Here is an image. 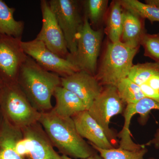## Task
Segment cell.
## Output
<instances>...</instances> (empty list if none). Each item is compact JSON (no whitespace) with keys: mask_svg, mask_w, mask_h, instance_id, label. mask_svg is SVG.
Masks as SVG:
<instances>
[{"mask_svg":"<svg viewBox=\"0 0 159 159\" xmlns=\"http://www.w3.org/2000/svg\"><path fill=\"white\" fill-rule=\"evenodd\" d=\"M122 8L134 12L142 19H147L152 23L159 22V9L137 0L119 1Z\"/></svg>","mask_w":159,"mask_h":159,"instance_id":"obj_20","label":"cell"},{"mask_svg":"<svg viewBox=\"0 0 159 159\" xmlns=\"http://www.w3.org/2000/svg\"><path fill=\"white\" fill-rule=\"evenodd\" d=\"M48 2L64 35L70 54L74 55L77 51V35L84 19L81 16L79 2L75 0H50Z\"/></svg>","mask_w":159,"mask_h":159,"instance_id":"obj_7","label":"cell"},{"mask_svg":"<svg viewBox=\"0 0 159 159\" xmlns=\"http://www.w3.org/2000/svg\"><path fill=\"white\" fill-rule=\"evenodd\" d=\"M148 159H155L153 158H149Z\"/></svg>","mask_w":159,"mask_h":159,"instance_id":"obj_32","label":"cell"},{"mask_svg":"<svg viewBox=\"0 0 159 159\" xmlns=\"http://www.w3.org/2000/svg\"><path fill=\"white\" fill-rule=\"evenodd\" d=\"M140 87L145 97L159 102V92L153 89L146 83L143 84Z\"/></svg>","mask_w":159,"mask_h":159,"instance_id":"obj_26","label":"cell"},{"mask_svg":"<svg viewBox=\"0 0 159 159\" xmlns=\"http://www.w3.org/2000/svg\"><path fill=\"white\" fill-rule=\"evenodd\" d=\"M138 48H134L121 41L107 44L101 65L95 77L102 86L116 87L128 77Z\"/></svg>","mask_w":159,"mask_h":159,"instance_id":"obj_3","label":"cell"},{"mask_svg":"<svg viewBox=\"0 0 159 159\" xmlns=\"http://www.w3.org/2000/svg\"><path fill=\"white\" fill-rule=\"evenodd\" d=\"M103 159H144L148 149L144 147L135 150H129L118 147L111 149H102L91 145Z\"/></svg>","mask_w":159,"mask_h":159,"instance_id":"obj_23","label":"cell"},{"mask_svg":"<svg viewBox=\"0 0 159 159\" xmlns=\"http://www.w3.org/2000/svg\"><path fill=\"white\" fill-rule=\"evenodd\" d=\"M145 3L147 5L155 6L159 9V0H146Z\"/></svg>","mask_w":159,"mask_h":159,"instance_id":"obj_30","label":"cell"},{"mask_svg":"<svg viewBox=\"0 0 159 159\" xmlns=\"http://www.w3.org/2000/svg\"><path fill=\"white\" fill-rule=\"evenodd\" d=\"M61 157L62 159H74L70 157L66 156L65 155L61 156ZM82 159H103L102 157L99 154H98V153H96L91 156L88 157L86 158Z\"/></svg>","mask_w":159,"mask_h":159,"instance_id":"obj_29","label":"cell"},{"mask_svg":"<svg viewBox=\"0 0 159 159\" xmlns=\"http://www.w3.org/2000/svg\"><path fill=\"white\" fill-rule=\"evenodd\" d=\"M107 0H86L84 1V16L91 25H98L102 20L108 6Z\"/></svg>","mask_w":159,"mask_h":159,"instance_id":"obj_24","label":"cell"},{"mask_svg":"<svg viewBox=\"0 0 159 159\" xmlns=\"http://www.w3.org/2000/svg\"><path fill=\"white\" fill-rule=\"evenodd\" d=\"M141 44L145 49V55L159 62V34H146L142 37Z\"/></svg>","mask_w":159,"mask_h":159,"instance_id":"obj_25","label":"cell"},{"mask_svg":"<svg viewBox=\"0 0 159 159\" xmlns=\"http://www.w3.org/2000/svg\"><path fill=\"white\" fill-rule=\"evenodd\" d=\"M54 96L56 104L52 110L61 116L72 118L78 113L87 110L84 103L76 94L61 86L57 88Z\"/></svg>","mask_w":159,"mask_h":159,"instance_id":"obj_16","label":"cell"},{"mask_svg":"<svg viewBox=\"0 0 159 159\" xmlns=\"http://www.w3.org/2000/svg\"><path fill=\"white\" fill-rule=\"evenodd\" d=\"M153 145L156 148H159V128L157 130L154 137L145 145Z\"/></svg>","mask_w":159,"mask_h":159,"instance_id":"obj_28","label":"cell"},{"mask_svg":"<svg viewBox=\"0 0 159 159\" xmlns=\"http://www.w3.org/2000/svg\"><path fill=\"white\" fill-rule=\"evenodd\" d=\"M122 7L119 1H115L111 6L107 23V34L111 43L120 41L123 26Z\"/></svg>","mask_w":159,"mask_h":159,"instance_id":"obj_19","label":"cell"},{"mask_svg":"<svg viewBox=\"0 0 159 159\" xmlns=\"http://www.w3.org/2000/svg\"><path fill=\"white\" fill-rule=\"evenodd\" d=\"M21 129L23 138L16 147L20 155L25 159H62L39 122Z\"/></svg>","mask_w":159,"mask_h":159,"instance_id":"obj_8","label":"cell"},{"mask_svg":"<svg viewBox=\"0 0 159 159\" xmlns=\"http://www.w3.org/2000/svg\"><path fill=\"white\" fill-rule=\"evenodd\" d=\"M145 83L153 89L159 92V74L152 76Z\"/></svg>","mask_w":159,"mask_h":159,"instance_id":"obj_27","label":"cell"},{"mask_svg":"<svg viewBox=\"0 0 159 159\" xmlns=\"http://www.w3.org/2000/svg\"><path fill=\"white\" fill-rule=\"evenodd\" d=\"M22 138V129L13 125L2 114L0 117V159H25L16 148Z\"/></svg>","mask_w":159,"mask_h":159,"instance_id":"obj_15","label":"cell"},{"mask_svg":"<svg viewBox=\"0 0 159 159\" xmlns=\"http://www.w3.org/2000/svg\"><path fill=\"white\" fill-rule=\"evenodd\" d=\"M124 104L119 97L116 87L105 86L87 110L115 148H116L118 140L113 130L110 128L109 124L113 117L123 113Z\"/></svg>","mask_w":159,"mask_h":159,"instance_id":"obj_6","label":"cell"},{"mask_svg":"<svg viewBox=\"0 0 159 159\" xmlns=\"http://www.w3.org/2000/svg\"><path fill=\"white\" fill-rule=\"evenodd\" d=\"M39 122L62 155L82 159L97 153L80 135L72 118L61 116L52 109L41 113Z\"/></svg>","mask_w":159,"mask_h":159,"instance_id":"obj_1","label":"cell"},{"mask_svg":"<svg viewBox=\"0 0 159 159\" xmlns=\"http://www.w3.org/2000/svg\"><path fill=\"white\" fill-rule=\"evenodd\" d=\"M141 19L132 11L126 9L123 11L121 42L134 48L139 49L145 34Z\"/></svg>","mask_w":159,"mask_h":159,"instance_id":"obj_17","label":"cell"},{"mask_svg":"<svg viewBox=\"0 0 159 159\" xmlns=\"http://www.w3.org/2000/svg\"><path fill=\"white\" fill-rule=\"evenodd\" d=\"M61 86L76 94L84 103L87 110L103 88L95 76L81 70L67 77H61Z\"/></svg>","mask_w":159,"mask_h":159,"instance_id":"obj_12","label":"cell"},{"mask_svg":"<svg viewBox=\"0 0 159 159\" xmlns=\"http://www.w3.org/2000/svg\"><path fill=\"white\" fill-rule=\"evenodd\" d=\"M152 110H159V102L147 97L143 98L136 103L126 105L123 111L124 125L118 135L120 139L119 147L126 150H135L144 147L145 145L136 144L131 139L129 130L131 120L136 114L145 116Z\"/></svg>","mask_w":159,"mask_h":159,"instance_id":"obj_13","label":"cell"},{"mask_svg":"<svg viewBox=\"0 0 159 159\" xmlns=\"http://www.w3.org/2000/svg\"><path fill=\"white\" fill-rule=\"evenodd\" d=\"M24 52L46 70L66 77L80 71L77 67L49 50L44 44L35 39L22 41Z\"/></svg>","mask_w":159,"mask_h":159,"instance_id":"obj_10","label":"cell"},{"mask_svg":"<svg viewBox=\"0 0 159 159\" xmlns=\"http://www.w3.org/2000/svg\"><path fill=\"white\" fill-rule=\"evenodd\" d=\"M15 10V8L9 7L4 1L0 0V34L22 38L25 24L14 18Z\"/></svg>","mask_w":159,"mask_h":159,"instance_id":"obj_18","label":"cell"},{"mask_svg":"<svg viewBox=\"0 0 159 159\" xmlns=\"http://www.w3.org/2000/svg\"><path fill=\"white\" fill-rule=\"evenodd\" d=\"M5 84V83L3 82L2 80V78L0 77V89L2 88V87Z\"/></svg>","mask_w":159,"mask_h":159,"instance_id":"obj_31","label":"cell"},{"mask_svg":"<svg viewBox=\"0 0 159 159\" xmlns=\"http://www.w3.org/2000/svg\"><path fill=\"white\" fill-rule=\"evenodd\" d=\"M22 41V38L0 34V77L5 84L17 82L20 70L28 56Z\"/></svg>","mask_w":159,"mask_h":159,"instance_id":"obj_9","label":"cell"},{"mask_svg":"<svg viewBox=\"0 0 159 159\" xmlns=\"http://www.w3.org/2000/svg\"><path fill=\"white\" fill-rule=\"evenodd\" d=\"M72 118L80 135L88 140L91 145L102 149L115 148L104 131L91 116L87 110L78 113Z\"/></svg>","mask_w":159,"mask_h":159,"instance_id":"obj_14","label":"cell"},{"mask_svg":"<svg viewBox=\"0 0 159 159\" xmlns=\"http://www.w3.org/2000/svg\"><path fill=\"white\" fill-rule=\"evenodd\" d=\"M17 83L31 105L39 112H45L53 108L51 98L57 88L61 86V77L46 70L28 55Z\"/></svg>","mask_w":159,"mask_h":159,"instance_id":"obj_2","label":"cell"},{"mask_svg":"<svg viewBox=\"0 0 159 159\" xmlns=\"http://www.w3.org/2000/svg\"><path fill=\"white\" fill-rule=\"evenodd\" d=\"M102 37V30L93 29L84 16L83 24L77 35V51L74 55L69 54L66 59L80 70L95 76Z\"/></svg>","mask_w":159,"mask_h":159,"instance_id":"obj_5","label":"cell"},{"mask_svg":"<svg viewBox=\"0 0 159 159\" xmlns=\"http://www.w3.org/2000/svg\"><path fill=\"white\" fill-rule=\"evenodd\" d=\"M157 74H159V62H146L133 66L127 77L140 86L147 82L152 76Z\"/></svg>","mask_w":159,"mask_h":159,"instance_id":"obj_21","label":"cell"},{"mask_svg":"<svg viewBox=\"0 0 159 159\" xmlns=\"http://www.w3.org/2000/svg\"><path fill=\"white\" fill-rule=\"evenodd\" d=\"M119 97L125 104H134L145 97L140 86L128 77L122 80L116 86Z\"/></svg>","mask_w":159,"mask_h":159,"instance_id":"obj_22","label":"cell"},{"mask_svg":"<svg viewBox=\"0 0 159 159\" xmlns=\"http://www.w3.org/2000/svg\"><path fill=\"white\" fill-rule=\"evenodd\" d=\"M42 26L36 39L42 42L51 51L64 59L70 54L64 35L48 2H40Z\"/></svg>","mask_w":159,"mask_h":159,"instance_id":"obj_11","label":"cell"},{"mask_svg":"<svg viewBox=\"0 0 159 159\" xmlns=\"http://www.w3.org/2000/svg\"><path fill=\"white\" fill-rule=\"evenodd\" d=\"M0 104L3 114L20 129L39 121L41 113L31 105L17 82L5 84L0 89Z\"/></svg>","mask_w":159,"mask_h":159,"instance_id":"obj_4","label":"cell"}]
</instances>
